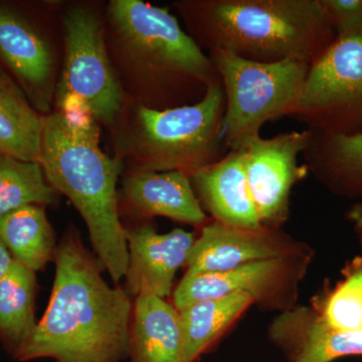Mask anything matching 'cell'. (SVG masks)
Wrapping results in <instances>:
<instances>
[{
	"label": "cell",
	"mask_w": 362,
	"mask_h": 362,
	"mask_svg": "<svg viewBox=\"0 0 362 362\" xmlns=\"http://www.w3.org/2000/svg\"><path fill=\"white\" fill-rule=\"evenodd\" d=\"M56 276L49 306L18 361L123 362L130 354L132 304L102 277L78 230L69 228L54 252Z\"/></svg>",
	"instance_id": "obj_1"
},
{
	"label": "cell",
	"mask_w": 362,
	"mask_h": 362,
	"mask_svg": "<svg viewBox=\"0 0 362 362\" xmlns=\"http://www.w3.org/2000/svg\"><path fill=\"white\" fill-rule=\"evenodd\" d=\"M104 35L126 97L143 106L165 110L197 103L218 78L209 54L166 7L111 0Z\"/></svg>",
	"instance_id": "obj_2"
},
{
	"label": "cell",
	"mask_w": 362,
	"mask_h": 362,
	"mask_svg": "<svg viewBox=\"0 0 362 362\" xmlns=\"http://www.w3.org/2000/svg\"><path fill=\"white\" fill-rule=\"evenodd\" d=\"M173 6L206 54L312 65L337 37L322 0H180Z\"/></svg>",
	"instance_id": "obj_3"
},
{
	"label": "cell",
	"mask_w": 362,
	"mask_h": 362,
	"mask_svg": "<svg viewBox=\"0 0 362 362\" xmlns=\"http://www.w3.org/2000/svg\"><path fill=\"white\" fill-rule=\"evenodd\" d=\"M98 125L81 112L52 110L42 116L39 163L49 185L84 218L100 261L118 283L129 262L117 192L123 166L100 147Z\"/></svg>",
	"instance_id": "obj_4"
},
{
	"label": "cell",
	"mask_w": 362,
	"mask_h": 362,
	"mask_svg": "<svg viewBox=\"0 0 362 362\" xmlns=\"http://www.w3.org/2000/svg\"><path fill=\"white\" fill-rule=\"evenodd\" d=\"M226 100L220 77L201 101L156 110L127 99L111 130L123 173L178 171L192 177L228 153L221 138Z\"/></svg>",
	"instance_id": "obj_5"
},
{
	"label": "cell",
	"mask_w": 362,
	"mask_h": 362,
	"mask_svg": "<svg viewBox=\"0 0 362 362\" xmlns=\"http://www.w3.org/2000/svg\"><path fill=\"white\" fill-rule=\"evenodd\" d=\"M61 23L64 57L54 110L82 112L111 131L127 97L107 51L104 13L96 4H69Z\"/></svg>",
	"instance_id": "obj_6"
},
{
	"label": "cell",
	"mask_w": 362,
	"mask_h": 362,
	"mask_svg": "<svg viewBox=\"0 0 362 362\" xmlns=\"http://www.w3.org/2000/svg\"><path fill=\"white\" fill-rule=\"evenodd\" d=\"M223 84L226 107L221 138L228 151L246 148L269 121L287 117L310 65L298 61L259 63L230 52H209Z\"/></svg>",
	"instance_id": "obj_7"
},
{
	"label": "cell",
	"mask_w": 362,
	"mask_h": 362,
	"mask_svg": "<svg viewBox=\"0 0 362 362\" xmlns=\"http://www.w3.org/2000/svg\"><path fill=\"white\" fill-rule=\"evenodd\" d=\"M287 117L312 132L362 131V26L337 35L314 62Z\"/></svg>",
	"instance_id": "obj_8"
},
{
	"label": "cell",
	"mask_w": 362,
	"mask_h": 362,
	"mask_svg": "<svg viewBox=\"0 0 362 362\" xmlns=\"http://www.w3.org/2000/svg\"><path fill=\"white\" fill-rule=\"evenodd\" d=\"M0 63L40 115L54 110L59 54L47 30L20 4L0 1Z\"/></svg>",
	"instance_id": "obj_9"
},
{
	"label": "cell",
	"mask_w": 362,
	"mask_h": 362,
	"mask_svg": "<svg viewBox=\"0 0 362 362\" xmlns=\"http://www.w3.org/2000/svg\"><path fill=\"white\" fill-rule=\"evenodd\" d=\"M309 255L252 262L221 273L185 274L173 295L178 311L185 307L235 293L250 295L254 303L292 308L298 283L306 271Z\"/></svg>",
	"instance_id": "obj_10"
},
{
	"label": "cell",
	"mask_w": 362,
	"mask_h": 362,
	"mask_svg": "<svg viewBox=\"0 0 362 362\" xmlns=\"http://www.w3.org/2000/svg\"><path fill=\"white\" fill-rule=\"evenodd\" d=\"M310 138L309 129L259 136L243 149L247 185L262 226L278 228L287 220L292 187L308 173L298 159Z\"/></svg>",
	"instance_id": "obj_11"
},
{
	"label": "cell",
	"mask_w": 362,
	"mask_h": 362,
	"mask_svg": "<svg viewBox=\"0 0 362 362\" xmlns=\"http://www.w3.org/2000/svg\"><path fill=\"white\" fill-rule=\"evenodd\" d=\"M278 228H235L214 221L202 226L187 263L189 274L221 273L252 262L307 255Z\"/></svg>",
	"instance_id": "obj_12"
},
{
	"label": "cell",
	"mask_w": 362,
	"mask_h": 362,
	"mask_svg": "<svg viewBox=\"0 0 362 362\" xmlns=\"http://www.w3.org/2000/svg\"><path fill=\"white\" fill-rule=\"evenodd\" d=\"M128 288L137 295L146 287L159 297L169 295L176 272L187 265L195 235L181 228L158 233L150 225L126 228Z\"/></svg>",
	"instance_id": "obj_13"
},
{
	"label": "cell",
	"mask_w": 362,
	"mask_h": 362,
	"mask_svg": "<svg viewBox=\"0 0 362 362\" xmlns=\"http://www.w3.org/2000/svg\"><path fill=\"white\" fill-rule=\"evenodd\" d=\"M269 335L288 361L333 362L345 356H362V331L332 329L310 307L283 311L272 322Z\"/></svg>",
	"instance_id": "obj_14"
},
{
	"label": "cell",
	"mask_w": 362,
	"mask_h": 362,
	"mask_svg": "<svg viewBox=\"0 0 362 362\" xmlns=\"http://www.w3.org/2000/svg\"><path fill=\"white\" fill-rule=\"evenodd\" d=\"M120 197L126 209L141 218L164 216L192 226L206 221L190 176L178 171L126 173Z\"/></svg>",
	"instance_id": "obj_15"
},
{
	"label": "cell",
	"mask_w": 362,
	"mask_h": 362,
	"mask_svg": "<svg viewBox=\"0 0 362 362\" xmlns=\"http://www.w3.org/2000/svg\"><path fill=\"white\" fill-rule=\"evenodd\" d=\"M202 207L214 221L235 228H257L258 214L245 171L244 150L228 151L220 160L190 177Z\"/></svg>",
	"instance_id": "obj_16"
},
{
	"label": "cell",
	"mask_w": 362,
	"mask_h": 362,
	"mask_svg": "<svg viewBox=\"0 0 362 362\" xmlns=\"http://www.w3.org/2000/svg\"><path fill=\"white\" fill-rule=\"evenodd\" d=\"M182 351L180 311L148 288H141L131 322V362H181Z\"/></svg>",
	"instance_id": "obj_17"
},
{
	"label": "cell",
	"mask_w": 362,
	"mask_h": 362,
	"mask_svg": "<svg viewBox=\"0 0 362 362\" xmlns=\"http://www.w3.org/2000/svg\"><path fill=\"white\" fill-rule=\"evenodd\" d=\"M303 157L308 173L331 192L362 202V131L354 134L311 131Z\"/></svg>",
	"instance_id": "obj_18"
},
{
	"label": "cell",
	"mask_w": 362,
	"mask_h": 362,
	"mask_svg": "<svg viewBox=\"0 0 362 362\" xmlns=\"http://www.w3.org/2000/svg\"><path fill=\"white\" fill-rule=\"evenodd\" d=\"M42 115L0 66V154L39 162Z\"/></svg>",
	"instance_id": "obj_19"
},
{
	"label": "cell",
	"mask_w": 362,
	"mask_h": 362,
	"mask_svg": "<svg viewBox=\"0 0 362 362\" xmlns=\"http://www.w3.org/2000/svg\"><path fill=\"white\" fill-rule=\"evenodd\" d=\"M37 288L35 272L16 259L0 279V343L13 358L37 328Z\"/></svg>",
	"instance_id": "obj_20"
},
{
	"label": "cell",
	"mask_w": 362,
	"mask_h": 362,
	"mask_svg": "<svg viewBox=\"0 0 362 362\" xmlns=\"http://www.w3.org/2000/svg\"><path fill=\"white\" fill-rule=\"evenodd\" d=\"M252 303L254 300L250 295L235 293L197 302L180 310L183 339L181 362L197 361Z\"/></svg>",
	"instance_id": "obj_21"
},
{
	"label": "cell",
	"mask_w": 362,
	"mask_h": 362,
	"mask_svg": "<svg viewBox=\"0 0 362 362\" xmlns=\"http://www.w3.org/2000/svg\"><path fill=\"white\" fill-rule=\"evenodd\" d=\"M0 240L30 270H42L54 258L56 239L44 206H26L0 216Z\"/></svg>",
	"instance_id": "obj_22"
},
{
	"label": "cell",
	"mask_w": 362,
	"mask_h": 362,
	"mask_svg": "<svg viewBox=\"0 0 362 362\" xmlns=\"http://www.w3.org/2000/svg\"><path fill=\"white\" fill-rule=\"evenodd\" d=\"M59 197L39 162L0 154V216L26 206H56Z\"/></svg>",
	"instance_id": "obj_23"
},
{
	"label": "cell",
	"mask_w": 362,
	"mask_h": 362,
	"mask_svg": "<svg viewBox=\"0 0 362 362\" xmlns=\"http://www.w3.org/2000/svg\"><path fill=\"white\" fill-rule=\"evenodd\" d=\"M342 275V280L324 297L316 310L332 329L362 331V257L349 262Z\"/></svg>",
	"instance_id": "obj_24"
},
{
	"label": "cell",
	"mask_w": 362,
	"mask_h": 362,
	"mask_svg": "<svg viewBox=\"0 0 362 362\" xmlns=\"http://www.w3.org/2000/svg\"><path fill=\"white\" fill-rule=\"evenodd\" d=\"M335 32L342 35L362 26V0H322Z\"/></svg>",
	"instance_id": "obj_25"
},
{
	"label": "cell",
	"mask_w": 362,
	"mask_h": 362,
	"mask_svg": "<svg viewBox=\"0 0 362 362\" xmlns=\"http://www.w3.org/2000/svg\"><path fill=\"white\" fill-rule=\"evenodd\" d=\"M346 218L354 226L357 239L362 246V202H354L346 211Z\"/></svg>",
	"instance_id": "obj_26"
},
{
	"label": "cell",
	"mask_w": 362,
	"mask_h": 362,
	"mask_svg": "<svg viewBox=\"0 0 362 362\" xmlns=\"http://www.w3.org/2000/svg\"><path fill=\"white\" fill-rule=\"evenodd\" d=\"M13 259L11 252L4 246V243L0 240V279L6 275L7 270L13 263Z\"/></svg>",
	"instance_id": "obj_27"
},
{
	"label": "cell",
	"mask_w": 362,
	"mask_h": 362,
	"mask_svg": "<svg viewBox=\"0 0 362 362\" xmlns=\"http://www.w3.org/2000/svg\"><path fill=\"white\" fill-rule=\"evenodd\" d=\"M283 362H292V361H283Z\"/></svg>",
	"instance_id": "obj_28"
}]
</instances>
